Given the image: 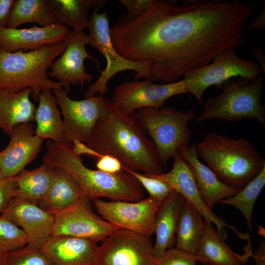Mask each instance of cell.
I'll use <instances>...</instances> for the list:
<instances>
[{
    "label": "cell",
    "mask_w": 265,
    "mask_h": 265,
    "mask_svg": "<svg viewBox=\"0 0 265 265\" xmlns=\"http://www.w3.org/2000/svg\"><path fill=\"white\" fill-rule=\"evenodd\" d=\"M87 28L89 45L98 50L105 57L106 66L100 76L85 92V97L95 96L97 93L104 95L108 91L107 83L120 72L131 70L135 72L134 78L150 79L151 65L150 61L135 62L122 56L116 51L112 42L109 18L104 11L99 13L94 10L89 18Z\"/></svg>",
    "instance_id": "ba28073f"
},
{
    "label": "cell",
    "mask_w": 265,
    "mask_h": 265,
    "mask_svg": "<svg viewBox=\"0 0 265 265\" xmlns=\"http://www.w3.org/2000/svg\"><path fill=\"white\" fill-rule=\"evenodd\" d=\"M71 31L67 26L57 24L26 28L0 27V49L8 52L37 50L66 41Z\"/></svg>",
    "instance_id": "d6986e66"
},
{
    "label": "cell",
    "mask_w": 265,
    "mask_h": 265,
    "mask_svg": "<svg viewBox=\"0 0 265 265\" xmlns=\"http://www.w3.org/2000/svg\"><path fill=\"white\" fill-rule=\"evenodd\" d=\"M4 178L2 170L1 169L0 166V181L3 179Z\"/></svg>",
    "instance_id": "ee69618b"
},
{
    "label": "cell",
    "mask_w": 265,
    "mask_h": 265,
    "mask_svg": "<svg viewBox=\"0 0 265 265\" xmlns=\"http://www.w3.org/2000/svg\"><path fill=\"white\" fill-rule=\"evenodd\" d=\"M73 147L48 140L43 162L51 167L61 168L73 176L90 201L107 198L136 202L145 198L143 187L132 175L123 170L112 174L91 169L84 165Z\"/></svg>",
    "instance_id": "3957f363"
},
{
    "label": "cell",
    "mask_w": 265,
    "mask_h": 265,
    "mask_svg": "<svg viewBox=\"0 0 265 265\" xmlns=\"http://www.w3.org/2000/svg\"><path fill=\"white\" fill-rule=\"evenodd\" d=\"M236 49H224L214 56L212 63L186 72L183 76L187 93L192 94L203 105V96L211 86L214 85L219 90L223 84L231 78L258 77L262 71L260 65L239 57Z\"/></svg>",
    "instance_id": "9c48e42d"
},
{
    "label": "cell",
    "mask_w": 265,
    "mask_h": 265,
    "mask_svg": "<svg viewBox=\"0 0 265 265\" xmlns=\"http://www.w3.org/2000/svg\"><path fill=\"white\" fill-rule=\"evenodd\" d=\"M38 101L34 120L36 123L35 135L42 140L48 139L59 144L71 145L66 142L61 113L52 90H42Z\"/></svg>",
    "instance_id": "d4e9b609"
},
{
    "label": "cell",
    "mask_w": 265,
    "mask_h": 265,
    "mask_svg": "<svg viewBox=\"0 0 265 265\" xmlns=\"http://www.w3.org/2000/svg\"><path fill=\"white\" fill-rule=\"evenodd\" d=\"M203 215L185 199L181 211L176 235L175 248L196 254L204 233Z\"/></svg>",
    "instance_id": "83f0119b"
},
{
    "label": "cell",
    "mask_w": 265,
    "mask_h": 265,
    "mask_svg": "<svg viewBox=\"0 0 265 265\" xmlns=\"http://www.w3.org/2000/svg\"><path fill=\"white\" fill-rule=\"evenodd\" d=\"M221 89L219 95L203 102L204 108L196 123L212 119L236 122L255 118L265 128V106L261 102L264 92L262 77L231 78Z\"/></svg>",
    "instance_id": "8992f818"
},
{
    "label": "cell",
    "mask_w": 265,
    "mask_h": 265,
    "mask_svg": "<svg viewBox=\"0 0 265 265\" xmlns=\"http://www.w3.org/2000/svg\"><path fill=\"white\" fill-rule=\"evenodd\" d=\"M253 52L258 60L260 67L265 73V50L258 48L255 45H253Z\"/></svg>",
    "instance_id": "b9f144b4"
},
{
    "label": "cell",
    "mask_w": 265,
    "mask_h": 265,
    "mask_svg": "<svg viewBox=\"0 0 265 265\" xmlns=\"http://www.w3.org/2000/svg\"><path fill=\"white\" fill-rule=\"evenodd\" d=\"M102 242L95 265H158L150 236L119 229Z\"/></svg>",
    "instance_id": "8fae6325"
},
{
    "label": "cell",
    "mask_w": 265,
    "mask_h": 265,
    "mask_svg": "<svg viewBox=\"0 0 265 265\" xmlns=\"http://www.w3.org/2000/svg\"><path fill=\"white\" fill-rule=\"evenodd\" d=\"M53 176V167L44 162L34 169H23L15 176L17 187L14 197L38 204L47 193Z\"/></svg>",
    "instance_id": "f1b7e54d"
},
{
    "label": "cell",
    "mask_w": 265,
    "mask_h": 265,
    "mask_svg": "<svg viewBox=\"0 0 265 265\" xmlns=\"http://www.w3.org/2000/svg\"><path fill=\"white\" fill-rule=\"evenodd\" d=\"M8 252L0 246V265H5Z\"/></svg>",
    "instance_id": "7bdbcfd3"
},
{
    "label": "cell",
    "mask_w": 265,
    "mask_h": 265,
    "mask_svg": "<svg viewBox=\"0 0 265 265\" xmlns=\"http://www.w3.org/2000/svg\"><path fill=\"white\" fill-rule=\"evenodd\" d=\"M247 241L244 254H238L226 244L212 223L205 221L204 233L195 254L197 261L203 265H247L253 252L250 238Z\"/></svg>",
    "instance_id": "7402d4cb"
},
{
    "label": "cell",
    "mask_w": 265,
    "mask_h": 265,
    "mask_svg": "<svg viewBox=\"0 0 265 265\" xmlns=\"http://www.w3.org/2000/svg\"><path fill=\"white\" fill-rule=\"evenodd\" d=\"M46 2L55 24L80 32L88 27L89 9L94 7L98 11L104 6L106 0H46Z\"/></svg>",
    "instance_id": "4316f807"
},
{
    "label": "cell",
    "mask_w": 265,
    "mask_h": 265,
    "mask_svg": "<svg viewBox=\"0 0 265 265\" xmlns=\"http://www.w3.org/2000/svg\"><path fill=\"white\" fill-rule=\"evenodd\" d=\"M67 44L66 40L28 52L0 49V89L16 93L30 89L31 95L38 101L42 90L63 88L60 83L48 78V70Z\"/></svg>",
    "instance_id": "5b68a950"
},
{
    "label": "cell",
    "mask_w": 265,
    "mask_h": 265,
    "mask_svg": "<svg viewBox=\"0 0 265 265\" xmlns=\"http://www.w3.org/2000/svg\"><path fill=\"white\" fill-rule=\"evenodd\" d=\"M67 41L65 51L52 63L49 76L57 80L64 88H70V85L82 86L90 82L93 76L86 72L84 61L90 58L98 66L99 63L86 50V46L89 44L88 34L72 30Z\"/></svg>",
    "instance_id": "2e32d148"
},
{
    "label": "cell",
    "mask_w": 265,
    "mask_h": 265,
    "mask_svg": "<svg viewBox=\"0 0 265 265\" xmlns=\"http://www.w3.org/2000/svg\"><path fill=\"white\" fill-rule=\"evenodd\" d=\"M27 244V238L24 231L0 215V246L8 253L22 248Z\"/></svg>",
    "instance_id": "1f68e13d"
},
{
    "label": "cell",
    "mask_w": 265,
    "mask_h": 265,
    "mask_svg": "<svg viewBox=\"0 0 265 265\" xmlns=\"http://www.w3.org/2000/svg\"><path fill=\"white\" fill-rule=\"evenodd\" d=\"M31 93L28 88L16 93L0 89V129L8 136L16 125L34 120L36 107Z\"/></svg>",
    "instance_id": "484cf974"
},
{
    "label": "cell",
    "mask_w": 265,
    "mask_h": 265,
    "mask_svg": "<svg viewBox=\"0 0 265 265\" xmlns=\"http://www.w3.org/2000/svg\"><path fill=\"white\" fill-rule=\"evenodd\" d=\"M15 0H0V27H6Z\"/></svg>",
    "instance_id": "f35d334b"
},
{
    "label": "cell",
    "mask_w": 265,
    "mask_h": 265,
    "mask_svg": "<svg viewBox=\"0 0 265 265\" xmlns=\"http://www.w3.org/2000/svg\"><path fill=\"white\" fill-rule=\"evenodd\" d=\"M197 261L195 254L174 247L166 250L163 256L158 260V265H195Z\"/></svg>",
    "instance_id": "e575fe53"
},
{
    "label": "cell",
    "mask_w": 265,
    "mask_h": 265,
    "mask_svg": "<svg viewBox=\"0 0 265 265\" xmlns=\"http://www.w3.org/2000/svg\"><path fill=\"white\" fill-rule=\"evenodd\" d=\"M256 8L238 0H156L135 18L123 15L110 26L111 40L125 58L152 63L153 82L173 83L220 51L243 46Z\"/></svg>",
    "instance_id": "6da1fadb"
},
{
    "label": "cell",
    "mask_w": 265,
    "mask_h": 265,
    "mask_svg": "<svg viewBox=\"0 0 265 265\" xmlns=\"http://www.w3.org/2000/svg\"><path fill=\"white\" fill-rule=\"evenodd\" d=\"M91 201L85 198L67 211L54 215L52 236H66L102 241L119 229L99 216Z\"/></svg>",
    "instance_id": "5bb4252c"
},
{
    "label": "cell",
    "mask_w": 265,
    "mask_h": 265,
    "mask_svg": "<svg viewBox=\"0 0 265 265\" xmlns=\"http://www.w3.org/2000/svg\"><path fill=\"white\" fill-rule=\"evenodd\" d=\"M138 121L151 137L165 166L180 148L188 145L191 132L188 124L196 118L194 109L181 111L163 106L144 107L136 111Z\"/></svg>",
    "instance_id": "52a82bcc"
},
{
    "label": "cell",
    "mask_w": 265,
    "mask_h": 265,
    "mask_svg": "<svg viewBox=\"0 0 265 265\" xmlns=\"http://www.w3.org/2000/svg\"><path fill=\"white\" fill-rule=\"evenodd\" d=\"M5 265H51L40 249L25 246L8 252Z\"/></svg>",
    "instance_id": "836d02e7"
},
{
    "label": "cell",
    "mask_w": 265,
    "mask_h": 265,
    "mask_svg": "<svg viewBox=\"0 0 265 265\" xmlns=\"http://www.w3.org/2000/svg\"><path fill=\"white\" fill-rule=\"evenodd\" d=\"M10 137L7 146L0 152V166L5 178L16 176L35 159L43 141L35 135L31 122L16 125Z\"/></svg>",
    "instance_id": "ac0fdd59"
},
{
    "label": "cell",
    "mask_w": 265,
    "mask_h": 265,
    "mask_svg": "<svg viewBox=\"0 0 265 265\" xmlns=\"http://www.w3.org/2000/svg\"><path fill=\"white\" fill-rule=\"evenodd\" d=\"M92 202L97 212L119 229L151 236L154 233L157 215L163 201L149 196L136 202L101 199Z\"/></svg>",
    "instance_id": "7c38bea8"
},
{
    "label": "cell",
    "mask_w": 265,
    "mask_h": 265,
    "mask_svg": "<svg viewBox=\"0 0 265 265\" xmlns=\"http://www.w3.org/2000/svg\"><path fill=\"white\" fill-rule=\"evenodd\" d=\"M185 199L174 190L166 199L157 215L155 232L156 241L153 246L154 257L159 260L168 249L174 247L179 217Z\"/></svg>",
    "instance_id": "cb8c5ba5"
},
{
    "label": "cell",
    "mask_w": 265,
    "mask_h": 265,
    "mask_svg": "<svg viewBox=\"0 0 265 265\" xmlns=\"http://www.w3.org/2000/svg\"><path fill=\"white\" fill-rule=\"evenodd\" d=\"M97 242L66 236H52L40 249L51 265H95Z\"/></svg>",
    "instance_id": "ffe728a7"
},
{
    "label": "cell",
    "mask_w": 265,
    "mask_h": 265,
    "mask_svg": "<svg viewBox=\"0 0 265 265\" xmlns=\"http://www.w3.org/2000/svg\"><path fill=\"white\" fill-rule=\"evenodd\" d=\"M31 23L42 27L55 24L46 0H15L6 27L17 28L21 25Z\"/></svg>",
    "instance_id": "f546056e"
},
{
    "label": "cell",
    "mask_w": 265,
    "mask_h": 265,
    "mask_svg": "<svg viewBox=\"0 0 265 265\" xmlns=\"http://www.w3.org/2000/svg\"><path fill=\"white\" fill-rule=\"evenodd\" d=\"M178 153L189 168L203 199L210 210L221 200L239 191L222 183L208 166L200 162L193 144L182 147Z\"/></svg>",
    "instance_id": "44dd1931"
},
{
    "label": "cell",
    "mask_w": 265,
    "mask_h": 265,
    "mask_svg": "<svg viewBox=\"0 0 265 265\" xmlns=\"http://www.w3.org/2000/svg\"><path fill=\"white\" fill-rule=\"evenodd\" d=\"M265 27V2L264 1V9L260 15L251 22L246 27L247 31L255 29L264 28Z\"/></svg>",
    "instance_id": "ab89813d"
},
{
    "label": "cell",
    "mask_w": 265,
    "mask_h": 265,
    "mask_svg": "<svg viewBox=\"0 0 265 265\" xmlns=\"http://www.w3.org/2000/svg\"><path fill=\"white\" fill-rule=\"evenodd\" d=\"M173 158V166L168 172L160 175L145 173L164 181L179 192L203 215L205 221L215 225L217 231L224 239L227 238V234L224 230L225 227L233 230L240 238L243 234L238 232L235 227L227 224L208 208L199 191L189 168L179 154L176 153Z\"/></svg>",
    "instance_id": "e0dca14e"
},
{
    "label": "cell",
    "mask_w": 265,
    "mask_h": 265,
    "mask_svg": "<svg viewBox=\"0 0 265 265\" xmlns=\"http://www.w3.org/2000/svg\"><path fill=\"white\" fill-rule=\"evenodd\" d=\"M195 146L218 179L238 191L254 178L265 166V159L247 138H233L211 132Z\"/></svg>",
    "instance_id": "277c9868"
},
{
    "label": "cell",
    "mask_w": 265,
    "mask_h": 265,
    "mask_svg": "<svg viewBox=\"0 0 265 265\" xmlns=\"http://www.w3.org/2000/svg\"><path fill=\"white\" fill-rule=\"evenodd\" d=\"M127 9L125 15L130 18H135L150 8L156 0H119Z\"/></svg>",
    "instance_id": "8d00e7d4"
},
{
    "label": "cell",
    "mask_w": 265,
    "mask_h": 265,
    "mask_svg": "<svg viewBox=\"0 0 265 265\" xmlns=\"http://www.w3.org/2000/svg\"><path fill=\"white\" fill-rule=\"evenodd\" d=\"M187 93L184 80L165 84L154 83L151 79L125 81L114 89L113 105L122 113L130 114L144 107L160 108L166 100Z\"/></svg>",
    "instance_id": "4fadbf2b"
},
{
    "label": "cell",
    "mask_w": 265,
    "mask_h": 265,
    "mask_svg": "<svg viewBox=\"0 0 265 265\" xmlns=\"http://www.w3.org/2000/svg\"><path fill=\"white\" fill-rule=\"evenodd\" d=\"M85 198H87L78 182L64 169L53 167L51 186L38 206L55 215L61 213Z\"/></svg>",
    "instance_id": "603a6c76"
},
{
    "label": "cell",
    "mask_w": 265,
    "mask_h": 265,
    "mask_svg": "<svg viewBox=\"0 0 265 265\" xmlns=\"http://www.w3.org/2000/svg\"><path fill=\"white\" fill-rule=\"evenodd\" d=\"M255 265H265V242L260 241L259 247L254 254H253Z\"/></svg>",
    "instance_id": "60d3db41"
},
{
    "label": "cell",
    "mask_w": 265,
    "mask_h": 265,
    "mask_svg": "<svg viewBox=\"0 0 265 265\" xmlns=\"http://www.w3.org/2000/svg\"><path fill=\"white\" fill-rule=\"evenodd\" d=\"M265 185V166L260 173L235 195L219 201V203L233 206L245 218L250 233H252V211L255 203Z\"/></svg>",
    "instance_id": "4dcf8cb0"
},
{
    "label": "cell",
    "mask_w": 265,
    "mask_h": 265,
    "mask_svg": "<svg viewBox=\"0 0 265 265\" xmlns=\"http://www.w3.org/2000/svg\"><path fill=\"white\" fill-rule=\"evenodd\" d=\"M17 187L16 178L4 177L0 181V214L7 208L14 197Z\"/></svg>",
    "instance_id": "d590c367"
},
{
    "label": "cell",
    "mask_w": 265,
    "mask_h": 265,
    "mask_svg": "<svg viewBox=\"0 0 265 265\" xmlns=\"http://www.w3.org/2000/svg\"><path fill=\"white\" fill-rule=\"evenodd\" d=\"M69 89L52 90L63 116L66 140L69 144L76 140L86 144L96 123L110 112L108 98L100 94L75 100L69 97Z\"/></svg>",
    "instance_id": "30bf717a"
},
{
    "label": "cell",
    "mask_w": 265,
    "mask_h": 265,
    "mask_svg": "<svg viewBox=\"0 0 265 265\" xmlns=\"http://www.w3.org/2000/svg\"><path fill=\"white\" fill-rule=\"evenodd\" d=\"M110 112L95 124L86 144L101 155L113 157L122 168L155 175L162 174L157 148L137 117L136 111L125 114L108 98Z\"/></svg>",
    "instance_id": "7a4b0ae2"
},
{
    "label": "cell",
    "mask_w": 265,
    "mask_h": 265,
    "mask_svg": "<svg viewBox=\"0 0 265 265\" xmlns=\"http://www.w3.org/2000/svg\"><path fill=\"white\" fill-rule=\"evenodd\" d=\"M122 169L133 176L149 194V196L164 201L174 191V189L166 182L147 173Z\"/></svg>",
    "instance_id": "d6a6232c"
},
{
    "label": "cell",
    "mask_w": 265,
    "mask_h": 265,
    "mask_svg": "<svg viewBox=\"0 0 265 265\" xmlns=\"http://www.w3.org/2000/svg\"><path fill=\"white\" fill-rule=\"evenodd\" d=\"M98 170L108 173H117L123 170L120 162L116 158L107 155H102L97 159Z\"/></svg>",
    "instance_id": "74e56055"
},
{
    "label": "cell",
    "mask_w": 265,
    "mask_h": 265,
    "mask_svg": "<svg viewBox=\"0 0 265 265\" xmlns=\"http://www.w3.org/2000/svg\"><path fill=\"white\" fill-rule=\"evenodd\" d=\"M0 215L24 231L29 248L41 249L52 235L54 215L36 203L14 197Z\"/></svg>",
    "instance_id": "9a60e30c"
}]
</instances>
